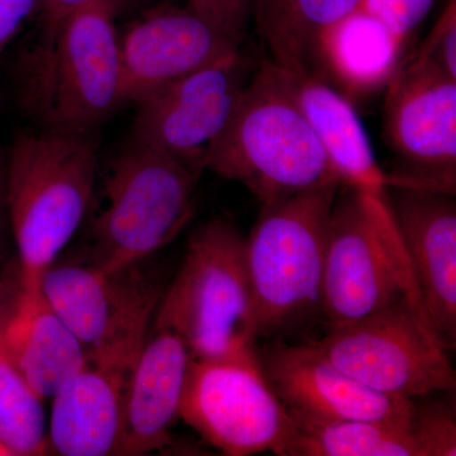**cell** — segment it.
I'll use <instances>...</instances> for the list:
<instances>
[{
	"label": "cell",
	"instance_id": "cell-1",
	"mask_svg": "<svg viewBox=\"0 0 456 456\" xmlns=\"http://www.w3.org/2000/svg\"><path fill=\"white\" fill-rule=\"evenodd\" d=\"M204 170L239 183L257 202L342 188L314 128L294 97L288 71L264 60L230 119L213 140Z\"/></svg>",
	"mask_w": 456,
	"mask_h": 456
},
{
	"label": "cell",
	"instance_id": "cell-2",
	"mask_svg": "<svg viewBox=\"0 0 456 456\" xmlns=\"http://www.w3.org/2000/svg\"><path fill=\"white\" fill-rule=\"evenodd\" d=\"M117 12L112 0H92L20 53L18 104L42 130L93 134L123 103Z\"/></svg>",
	"mask_w": 456,
	"mask_h": 456
},
{
	"label": "cell",
	"instance_id": "cell-3",
	"mask_svg": "<svg viewBox=\"0 0 456 456\" xmlns=\"http://www.w3.org/2000/svg\"><path fill=\"white\" fill-rule=\"evenodd\" d=\"M92 134L42 130L18 134L5 158L9 226L25 292L70 242L88 212L97 178Z\"/></svg>",
	"mask_w": 456,
	"mask_h": 456
},
{
	"label": "cell",
	"instance_id": "cell-4",
	"mask_svg": "<svg viewBox=\"0 0 456 456\" xmlns=\"http://www.w3.org/2000/svg\"><path fill=\"white\" fill-rule=\"evenodd\" d=\"M338 191L263 204L245 245L256 341L321 312L327 227Z\"/></svg>",
	"mask_w": 456,
	"mask_h": 456
},
{
	"label": "cell",
	"instance_id": "cell-5",
	"mask_svg": "<svg viewBox=\"0 0 456 456\" xmlns=\"http://www.w3.org/2000/svg\"><path fill=\"white\" fill-rule=\"evenodd\" d=\"M246 237L224 218L189 236L182 265L161 293L154 330H169L194 359L212 358L256 342Z\"/></svg>",
	"mask_w": 456,
	"mask_h": 456
},
{
	"label": "cell",
	"instance_id": "cell-6",
	"mask_svg": "<svg viewBox=\"0 0 456 456\" xmlns=\"http://www.w3.org/2000/svg\"><path fill=\"white\" fill-rule=\"evenodd\" d=\"M200 175L131 140L108 174L106 207L93 224L89 263L119 273L169 245L193 217Z\"/></svg>",
	"mask_w": 456,
	"mask_h": 456
},
{
	"label": "cell",
	"instance_id": "cell-7",
	"mask_svg": "<svg viewBox=\"0 0 456 456\" xmlns=\"http://www.w3.org/2000/svg\"><path fill=\"white\" fill-rule=\"evenodd\" d=\"M179 417L228 456H290L297 436L289 411L264 374L256 342L191 358Z\"/></svg>",
	"mask_w": 456,
	"mask_h": 456
},
{
	"label": "cell",
	"instance_id": "cell-8",
	"mask_svg": "<svg viewBox=\"0 0 456 456\" xmlns=\"http://www.w3.org/2000/svg\"><path fill=\"white\" fill-rule=\"evenodd\" d=\"M360 383L407 399L455 391L456 375L424 312L410 297L311 341Z\"/></svg>",
	"mask_w": 456,
	"mask_h": 456
},
{
	"label": "cell",
	"instance_id": "cell-9",
	"mask_svg": "<svg viewBox=\"0 0 456 456\" xmlns=\"http://www.w3.org/2000/svg\"><path fill=\"white\" fill-rule=\"evenodd\" d=\"M134 269L108 273L90 263L53 264L40 285L50 307L82 342L86 362L127 374L163 293Z\"/></svg>",
	"mask_w": 456,
	"mask_h": 456
},
{
	"label": "cell",
	"instance_id": "cell-10",
	"mask_svg": "<svg viewBox=\"0 0 456 456\" xmlns=\"http://www.w3.org/2000/svg\"><path fill=\"white\" fill-rule=\"evenodd\" d=\"M346 189L341 200L336 197L327 227L321 314L329 329L367 317L404 297L421 308L395 239L375 221L364 196Z\"/></svg>",
	"mask_w": 456,
	"mask_h": 456
},
{
	"label": "cell",
	"instance_id": "cell-11",
	"mask_svg": "<svg viewBox=\"0 0 456 456\" xmlns=\"http://www.w3.org/2000/svg\"><path fill=\"white\" fill-rule=\"evenodd\" d=\"M383 137L397 161L391 187L456 191V80L413 56L386 86Z\"/></svg>",
	"mask_w": 456,
	"mask_h": 456
},
{
	"label": "cell",
	"instance_id": "cell-12",
	"mask_svg": "<svg viewBox=\"0 0 456 456\" xmlns=\"http://www.w3.org/2000/svg\"><path fill=\"white\" fill-rule=\"evenodd\" d=\"M248 73L240 50L149 93L137 102L131 140L202 174L207 150L230 119Z\"/></svg>",
	"mask_w": 456,
	"mask_h": 456
},
{
	"label": "cell",
	"instance_id": "cell-13",
	"mask_svg": "<svg viewBox=\"0 0 456 456\" xmlns=\"http://www.w3.org/2000/svg\"><path fill=\"white\" fill-rule=\"evenodd\" d=\"M257 353L266 379L289 412L379 422L408 432L412 399L369 388L332 364L310 342L275 341Z\"/></svg>",
	"mask_w": 456,
	"mask_h": 456
},
{
	"label": "cell",
	"instance_id": "cell-14",
	"mask_svg": "<svg viewBox=\"0 0 456 456\" xmlns=\"http://www.w3.org/2000/svg\"><path fill=\"white\" fill-rule=\"evenodd\" d=\"M454 197L425 189L388 187L389 208L419 305L448 350L456 346Z\"/></svg>",
	"mask_w": 456,
	"mask_h": 456
},
{
	"label": "cell",
	"instance_id": "cell-15",
	"mask_svg": "<svg viewBox=\"0 0 456 456\" xmlns=\"http://www.w3.org/2000/svg\"><path fill=\"white\" fill-rule=\"evenodd\" d=\"M240 50L241 45L188 7L151 9L119 38L123 102H140Z\"/></svg>",
	"mask_w": 456,
	"mask_h": 456
},
{
	"label": "cell",
	"instance_id": "cell-16",
	"mask_svg": "<svg viewBox=\"0 0 456 456\" xmlns=\"http://www.w3.org/2000/svg\"><path fill=\"white\" fill-rule=\"evenodd\" d=\"M191 358L169 330H154L147 338L126 388L119 455L150 454L171 444Z\"/></svg>",
	"mask_w": 456,
	"mask_h": 456
},
{
	"label": "cell",
	"instance_id": "cell-17",
	"mask_svg": "<svg viewBox=\"0 0 456 456\" xmlns=\"http://www.w3.org/2000/svg\"><path fill=\"white\" fill-rule=\"evenodd\" d=\"M130 375L86 360L51 398L47 449L62 456L119 455Z\"/></svg>",
	"mask_w": 456,
	"mask_h": 456
},
{
	"label": "cell",
	"instance_id": "cell-18",
	"mask_svg": "<svg viewBox=\"0 0 456 456\" xmlns=\"http://www.w3.org/2000/svg\"><path fill=\"white\" fill-rule=\"evenodd\" d=\"M288 74L297 103L338 171L342 187L369 193L391 187L392 176L378 164L349 99L316 75Z\"/></svg>",
	"mask_w": 456,
	"mask_h": 456
},
{
	"label": "cell",
	"instance_id": "cell-19",
	"mask_svg": "<svg viewBox=\"0 0 456 456\" xmlns=\"http://www.w3.org/2000/svg\"><path fill=\"white\" fill-rule=\"evenodd\" d=\"M82 342L65 325L41 290L25 292L9 326L3 358L38 397L46 401L86 362Z\"/></svg>",
	"mask_w": 456,
	"mask_h": 456
},
{
	"label": "cell",
	"instance_id": "cell-20",
	"mask_svg": "<svg viewBox=\"0 0 456 456\" xmlns=\"http://www.w3.org/2000/svg\"><path fill=\"white\" fill-rule=\"evenodd\" d=\"M403 49L382 23L358 8L320 38L314 75L349 101L368 97L386 89Z\"/></svg>",
	"mask_w": 456,
	"mask_h": 456
},
{
	"label": "cell",
	"instance_id": "cell-21",
	"mask_svg": "<svg viewBox=\"0 0 456 456\" xmlns=\"http://www.w3.org/2000/svg\"><path fill=\"white\" fill-rule=\"evenodd\" d=\"M362 0H255L257 28L274 64L290 74L314 75L318 42Z\"/></svg>",
	"mask_w": 456,
	"mask_h": 456
},
{
	"label": "cell",
	"instance_id": "cell-22",
	"mask_svg": "<svg viewBox=\"0 0 456 456\" xmlns=\"http://www.w3.org/2000/svg\"><path fill=\"white\" fill-rule=\"evenodd\" d=\"M289 413L297 431L290 456H417L410 434L395 426Z\"/></svg>",
	"mask_w": 456,
	"mask_h": 456
},
{
	"label": "cell",
	"instance_id": "cell-23",
	"mask_svg": "<svg viewBox=\"0 0 456 456\" xmlns=\"http://www.w3.org/2000/svg\"><path fill=\"white\" fill-rule=\"evenodd\" d=\"M44 399L0 358V445L9 455H40L47 452Z\"/></svg>",
	"mask_w": 456,
	"mask_h": 456
},
{
	"label": "cell",
	"instance_id": "cell-24",
	"mask_svg": "<svg viewBox=\"0 0 456 456\" xmlns=\"http://www.w3.org/2000/svg\"><path fill=\"white\" fill-rule=\"evenodd\" d=\"M412 401L408 434L417 456H455V399H431L424 404H417L415 399Z\"/></svg>",
	"mask_w": 456,
	"mask_h": 456
},
{
	"label": "cell",
	"instance_id": "cell-25",
	"mask_svg": "<svg viewBox=\"0 0 456 456\" xmlns=\"http://www.w3.org/2000/svg\"><path fill=\"white\" fill-rule=\"evenodd\" d=\"M435 3L436 0H362L359 9L382 23L404 47Z\"/></svg>",
	"mask_w": 456,
	"mask_h": 456
},
{
	"label": "cell",
	"instance_id": "cell-26",
	"mask_svg": "<svg viewBox=\"0 0 456 456\" xmlns=\"http://www.w3.org/2000/svg\"><path fill=\"white\" fill-rule=\"evenodd\" d=\"M413 56L456 80V0H448L443 13Z\"/></svg>",
	"mask_w": 456,
	"mask_h": 456
},
{
	"label": "cell",
	"instance_id": "cell-27",
	"mask_svg": "<svg viewBox=\"0 0 456 456\" xmlns=\"http://www.w3.org/2000/svg\"><path fill=\"white\" fill-rule=\"evenodd\" d=\"M187 7L239 45L254 14V0H188Z\"/></svg>",
	"mask_w": 456,
	"mask_h": 456
},
{
	"label": "cell",
	"instance_id": "cell-28",
	"mask_svg": "<svg viewBox=\"0 0 456 456\" xmlns=\"http://www.w3.org/2000/svg\"><path fill=\"white\" fill-rule=\"evenodd\" d=\"M40 5L41 0H0V56Z\"/></svg>",
	"mask_w": 456,
	"mask_h": 456
},
{
	"label": "cell",
	"instance_id": "cell-29",
	"mask_svg": "<svg viewBox=\"0 0 456 456\" xmlns=\"http://www.w3.org/2000/svg\"><path fill=\"white\" fill-rule=\"evenodd\" d=\"M22 297L23 287L20 272L16 278H0V358H3L9 326L20 310Z\"/></svg>",
	"mask_w": 456,
	"mask_h": 456
},
{
	"label": "cell",
	"instance_id": "cell-30",
	"mask_svg": "<svg viewBox=\"0 0 456 456\" xmlns=\"http://www.w3.org/2000/svg\"><path fill=\"white\" fill-rule=\"evenodd\" d=\"M92 0H41L42 29L53 28Z\"/></svg>",
	"mask_w": 456,
	"mask_h": 456
},
{
	"label": "cell",
	"instance_id": "cell-31",
	"mask_svg": "<svg viewBox=\"0 0 456 456\" xmlns=\"http://www.w3.org/2000/svg\"><path fill=\"white\" fill-rule=\"evenodd\" d=\"M9 224L7 200H5V158L0 156V260L3 257V240L5 224Z\"/></svg>",
	"mask_w": 456,
	"mask_h": 456
},
{
	"label": "cell",
	"instance_id": "cell-32",
	"mask_svg": "<svg viewBox=\"0 0 456 456\" xmlns=\"http://www.w3.org/2000/svg\"><path fill=\"white\" fill-rule=\"evenodd\" d=\"M112 2L116 5L117 11H118L123 5L128 4V3L134 2V0H112Z\"/></svg>",
	"mask_w": 456,
	"mask_h": 456
},
{
	"label": "cell",
	"instance_id": "cell-33",
	"mask_svg": "<svg viewBox=\"0 0 456 456\" xmlns=\"http://www.w3.org/2000/svg\"><path fill=\"white\" fill-rule=\"evenodd\" d=\"M254 3H255V0H254Z\"/></svg>",
	"mask_w": 456,
	"mask_h": 456
}]
</instances>
